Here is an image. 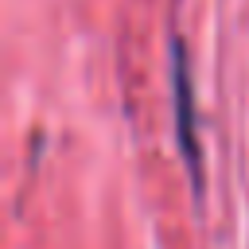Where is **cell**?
<instances>
[{"label":"cell","mask_w":249,"mask_h":249,"mask_svg":"<svg viewBox=\"0 0 249 249\" xmlns=\"http://www.w3.org/2000/svg\"><path fill=\"white\" fill-rule=\"evenodd\" d=\"M171 105H175V140H179L187 175L195 191L202 195V144H198V124H195V86H191L183 43H171Z\"/></svg>","instance_id":"1"}]
</instances>
